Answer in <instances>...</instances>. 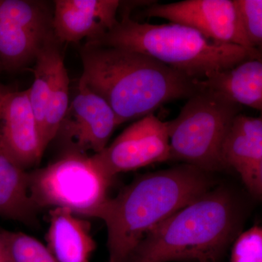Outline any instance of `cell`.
I'll use <instances>...</instances> for the list:
<instances>
[{
  "label": "cell",
  "instance_id": "1",
  "mask_svg": "<svg viewBox=\"0 0 262 262\" xmlns=\"http://www.w3.org/2000/svg\"><path fill=\"white\" fill-rule=\"evenodd\" d=\"M79 84L101 96L119 125L154 114L165 103L190 98L203 87L178 71L142 53L84 44Z\"/></svg>",
  "mask_w": 262,
  "mask_h": 262
},
{
  "label": "cell",
  "instance_id": "2",
  "mask_svg": "<svg viewBox=\"0 0 262 262\" xmlns=\"http://www.w3.org/2000/svg\"><path fill=\"white\" fill-rule=\"evenodd\" d=\"M213 186L210 173L185 163L134 179L108 198L98 218L107 228L110 258L125 262L149 231Z\"/></svg>",
  "mask_w": 262,
  "mask_h": 262
},
{
  "label": "cell",
  "instance_id": "3",
  "mask_svg": "<svg viewBox=\"0 0 262 262\" xmlns=\"http://www.w3.org/2000/svg\"><path fill=\"white\" fill-rule=\"evenodd\" d=\"M239 216L229 191L211 189L149 231L125 262H215L237 235Z\"/></svg>",
  "mask_w": 262,
  "mask_h": 262
},
{
  "label": "cell",
  "instance_id": "4",
  "mask_svg": "<svg viewBox=\"0 0 262 262\" xmlns=\"http://www.w3.org/2000/svg\"><path fill=\"white\" fill-rule=\"evenodd\" d=\"M125 12L110 32L84 44L138 52L187 75L203 80L251 58H261V51L214 42L179 24L140 23Z\"/></svg>",
  "mask_w": 262,
  "mask_h": 262
},
{
  "label": "cell",
  "instance_id": "5",
  "mask_svg": "<svg viewBox=\"0 0 262 262\" xmlns=\"http://www.w3.org/2000/svg\"><path fill=\"white\" fill-rule=\"evenodd\" d=\"M241 105L204 89L188 98L177 117L166 122L170 159L211 173L225 169L222 143Z\"/></svg>",
  "mask_w": 262,
  "mask_h": 262
},
{
  "label": "cell",
  "instance_id": "6",
  "mask_svg": "<svg viewBox=\"0 0 262 262\" xmlns=\"http://www.w3.org/2000/svg\"><path fill=\"white\" fill-rule=\"evenodd\" d=\"M113 181L91 156L72 150L45 168L29 172V192L41 208H61L75 215L99 218Z\"/></svg>",
  "mask_w": 262,
  "mask_h": 262
},
{
  "label": "cell",
  "instance_id": "7",
  "mask_svg": "<svg viewBox=\"0 0 262 262\" xmlns=\"http://www.w3.org/2000/svg\"><path fill=\"white\" fill-rule=\"evenodd\" d=\"M53 8L38 0H0V63L17 72L35 62L51 38Z\"/></svg>",
  "mask_w": 262,
  "mask_h": 262
},
{
  "label": "cell",
  "instance_id": "8",
  "mask_svg": "<svg viewBox=\"0 0 262 262\" xmlns=\"http://www.w3.org/2000/svg\"><path fill=\"white\" fill-rule=\"evenodd\" d=\"M96 166L113 181L117 174L170 159L166 122L154 114L136 120L110 145L91 156Z\"/></svg>",
  "mask_w": 262,
  "mask_h": 262
},
{
  "label": "cell",
  "instance_id": "9",
  "mask_svg": "<svg viewBox=\"0 0 262 262\" xmlns=\"http://www.w3.org/2000/svg\"><path fill=\"white\" fill-rule=\"evenodd\" d=\"M142 14L147 18L166 19L170 23L186 26L214 42L256 49L245 34L233 0L153 3L144 8Z\"/></svg>",
  "mask_w": 262,
  "mask_h": 262
},
{
  "label": "cell",
  "instance_id": "10",
  "mask_svg": "<svg viewBox=\"0 0 262 262\" xmlns=\"http://www.w3.org/2000/svg\"><path fill=\"white\" fill-rule=\"evenodd\" d=\"M77 94L70 103L58 134L73 144L75 151L100 152L107 146L119 126L116 115L101 96L79 84Z\"/></svg>",
  "mask_w": 262,
  "mask_h": 262
},
{
  "label": "cell",
  "instance_id": "11",
  "mask_svg": "<svg viewBox=\"0 0 262 262\" xmlns=\"http://www.w3.org/2000/svg\"><path fill=\"white\" fill-rule=\"evenodd\" d=\"M0 150L24 170L40 162L46 149L27 90L7 94L0 121Z\"/></svg>",
  "mask_w": 262,
  "mask_h": 262
},
{
  "label": "cell",
  "instance_id": "12",
  "mask_svg": "<svg viewBox=\"0 0 262 262\" xmlns=\"http://www.w3.org/2000/svg\"><path fill=\"white\" fill-rule=\"evenodd\" d=\"M119 0H56L53 29L60 43L93 42L116 25Z\"/></svg>",
  "mask_w": 262,
  "mask_h": 262
},
{
  "label": "cell",
  "instance_id": "13",
  "mask_svg": "<svg viewBox=\"0 0 262 262\" xmlns=\"http://www.w3.org/2000/svg\"><path fill=\"white\" fill-rule=\"evenodd\" d=\"M225 168L238 173L253 196L262 194V119L239 113L231 124L221 149Z\"/></svg>",
  "mask_w": 262,
  "mask_h": 262
},
{
  "label": "cell",
  "instance_id": "14",
  "mask_svg": "<svg viewBox=\"0 0 262 262\" xmlns=\"http://www.w3.org/2000/svg\"><path fill=\"white\" fill-rule=\"evenodd\" d=\"M46 241L59 262H89L96 247L90 223L65 208H52Z\"/></svg>",
  "mask_w": 262,
  "mask_h": 262
},
{
  "label": "cell",
  "instance_id": "15",
  "mask_svg": "<svg viewBox=\"0 0 262 262\" xmlns=\"http://www.w3.org/2000/svg\"><path fill=\"white\" fill-rule=\"evenodd\" d=\"M204 89L220 93L231 101L261 111L262 60L251 58L232 68L199 80Z\"/></svg>",
  "mask_w": 262,
  "mask_h": 262
},
{
  "label": "cell",
  "instance_id": "16",
  "mask_svg": "<svg viewBox=\"0 0 262 262\" xmlns=\"http://www.w3.org/2000/svg\"><path fill=\"white\" fill-rule=\"evenodd\" d=\"M38 210L29 192V172L0 150V216L36 225Z\"/></svg>",
  "mask_w": 262,
  "mask_h": 262
},
{
  "label": "cell",
  "instance_id": "17",
  "mask_svg": "<svg viewBox=\"0 0 262 262\" xmlns=\"http://www.w3.org/2000/svg\"><path fill=\"white\" fill-rule=\"evenodd\" d=\"M60 44L54 36L44 45L36 58L32 87L27 90L40 137L56 70L63 61Z\"/></svg>",
  "mask_w": 262,
  "mask_h": 262
},
{
  "label": "cell",
  "instance_id": "18",
  "mask_svg": "<svg viewBox=\"0 0 262 262\" xmlns=\"http://www.w3.org/2000/svg\"><path fill=\"white\" fill-rule=\"evenodd\" d=\"M70 103V78L62 61L56 70L43 123L41 139L45 149L57 136Z\"/></svg>",
  "mask_w": 262,
  "mask_h": 262
},
{
  "label": "cell",
  "instance_id": "19",
  "mask_svg": "<svg viewBox=\"0 0 262 262\" xmlns=\"http://www.w3.org/2000/svg\"><path fill=\"white\" fill-rule=\"evenodd\" d=\"M8 236L15 262H59L46 246L32 236L8 231Z\"/></svg>",
  "mask_w": 262,
  "mask_h": 262
},
{
  "label": "cell",
  "instance_id": "20",
  "mask_svg": "<svg viewBox=\"0 0 262 262\" xmlns=\"http://www.w3.org/2000/svg\"><path fill=\"white\" fill-rule=\"evenodd\" d=\"M241 27L253 48L262 46L261 0H233Z\"/></svg>",
  "mask_w": 262,
  "mask_h": 262
},
{
  "label": "cell",
  "instance_id": "21",
  "mask_svg": "<svg viewBox=\"0 0 262 262\" xmlns=\"http://www.w3.org/2000/svg\"><path fill=\"white\" fill-rule=\"evenodd\" d=\"M231 262H262V229L255 226L239 234L232 250Z\"/></svg>",
  "mask_w": 262,
  "mask_h": 262
},
{
  "label": "cell",
  "instance_id": "22",
  "mask_svg": "<svg viewBox=\"0 0 262 262\" xmlns=\"http://www.w3.org/2000/svg\"><path fill=\"white\" fill-rule=\"evenodd\" d=\"M0 262H15L10 248L8 231H0Z\"/></svg>",
  "mask_w": 262,
  "mask_h": 262
},
{
  "label": "cell",
  "instance_id": "23",
  "mask_svg": "<svg viewBox=\"0 0 262 262\" xmlns=\"http://www.w3.org/2000/svg\"><path fill=\"white\" fill-rule=\"evenodd\" d=\"M10 91L3 87L0 84V121H1L2 112H3V103H4L5 98H6L7 94Z\"/></svg>",
  "mask_w": 262,
  "mask_h": 262
},
{
  "label": "cell",
  "instance_id": "24",
  "mask_svg": "<svg viewBox=\"0 0 262 262\" xmlns=\"http://www.w3.org/2000/svg\"><path fill=\"white\" fill-rule=\"evenodd\" d=\"M2 70H3V68H2L1 63H0V72H1Z\"/></svg>",
  "mask_w": 262,
  "mask_h": 262
},
{
  "label": "cell",
  "instance_id": "25",
  "mask_svg": "<svg viewBox=\"0 0 262 262\" xmlns=\"http://www.w3.org/2000/svg\"><path fill=\"white\" fill-rule=\"evenodd\" d=\"M110 262H115V261H114V260L111 259V258H110Z\"/></svg>",
  "mask_w": 262,
  "mask_h": 262
}]
</instances>
